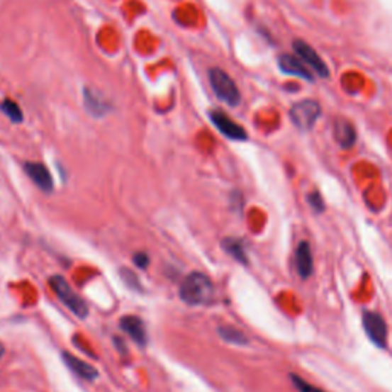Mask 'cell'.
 I'll use <instances>...</instances> for the list:
<instances>
[{
  "mask_svg": "<svg viewBox=\"0 0 392 392\" xmlns=\"http://www.w3.org/2000/svg\"><path fill=\"white\" fill-rule=\"evenodd\" d=\"M210 120H212L213 126L223 133L224 137L233 141H244L247 140V132L242 126H239L230 117H227L223 112H212L210 113Z\"/></svg>",
  "mask_w": 392,
  "mask_h": 392,
  "instance_id": "cell-7",
  "label": "cell"
},
{
  "mask_svg": "<svg viewBox=\"0 0 392 392\" xmlns=\"http://www.w3.org/2000/svg\"><path fill=\"white\" fill-rule=\"evenodd\" d=\"M63 360L66 363V366H68L74 374H77L80 379L92 381L99 377V371L95 369L89 363H86L84 360L72 356L69 352H63Z\"/></svg>",
  "mask_w": 392,
  "mask_h": 392,
  "instance_id": "cell-13",
  "label": "cell"
},
{
  "mask_svg": "<svg viewBox=\"0 0 392 392\" xmlns=\"http://www.w3.org/2000/svg\"><path fill=\"white\" fill-rule=\"evenodd\" d=\"M322 113L320 104L315 100H301L290 108V120L296 128L301 130H311L315 121Z\"/></svg>",
  "mask_w": 392,
  "mask_h": 392,
  "instance_id": "cell-4",
  "label": "cell"
},
{
  "mask_svg": "<svg viewBox=\"0 0 392 392\" xmlns=\"http://www.w3.org/2000/svg\"><path fill=\"white\" fill-rule=\"evenodd\" d=\"M290 379H291V381H293V385L296 386V389H298L299 392H325V391H322V389H319V388L313 386L311 383H308L307 380H303L302 377L296 376V374H291Z\"/></svg>",
  "mask_w": 392,
  "mask_h": 392,
  "instance_id": "cell-18",
  "label": "cell"
},
{
  "mask_svg": "<svg viewBox=\"0 0 392 392\" xmlns=\"http://www.w3.org/2000/svg\"><path fill=\"white\" fill-rule=\"evenodd\" d=\"M5 356V347L0 343V359H2Z\"/></svg>",
  "mask_w": 392,
  "mask_h": 392,
  "instance_id": "cell-22",
  "label": "cell"
},
{
  "mask_svg": "<svg viewBox=\"0 0 392 392\" xmlns=\"http://www.w3.org/2000/svg\"><path fill=\"white\" fill-rule=\"evenodd\" d=\"M223 248L225 250V253H228L230 256H233L237 262L241 264H247V253H245V247L241 239L237 237H225L223 241Z\"/></svg>",
  "mask_w": 392,
  "mask_h": 392,
  "instance_id": "cell-15",
  "label": "cell"
},
{
  "mask_svg": "<svg viewBox=\"0 0 392 392\" xmlns=\"http://www.w3.org/2000/svg\"><path fill=\"white\" fill-rule=\"evenodd\" d=\"M313 253L307 241H302L296 248V270L302 279H308L313 273Z\"/></svg>",
  "mask_w": 392,
  "mask_h": 392,
  "instance_id": "cell-14",
  "label": "cell"
},
{
  "mask_svg": "<svg viewBox=\"0 0 392 392\" xmlns=\"http://www.w3.org/2000/svg\"><path fill=\"white\" fill-rule=\"evenodd\" d=\"M362 322L369 340L374 343V345L385 348L388 340V327L383 315L376 311H365L363 313Z\"/></svg>",
  "mask_w": 392,
  "mask_h": 392,
  "instance_id": "cell-6",
  "label": "cell"
},
{
  "mask_svg": "<svg viewBox=\"0 0 392 392\" xmlns=\"http://www.w3.org/2000/svg\"><path fill=\"white\" fill-rule=\"evenodd\" d=\"M293 51L294 55L299 57V59L308 66L310 69L314 71L315 75H319L320 79H327L330 75V68L328 65L323 62L322 57L315 52L314 47L308 45L307 42H303L301 39H296L293 42Z\"/></svg>",
  "mask_w": 392,
  "mask_h": 392,
  "instance_id": "cell-5",
  "label": "cell"
},
{
  "mask_svg": "<svg viewBox=\"0 0 392 392\" xmlns=\"http://www.w3.org/2000/svg\"><path fill=\"white\" fill-rule=\"evenodd\" d=\"M149 262H150V259H149V256L146 253L141 252V253L133 256V264H135L138 269H147Z\"/></svg>",
  "mask_w": 392,
  "mask_h": 392,
  "instance_id": "cell-21",
  "label": "cell"
},
{
  "mask_svg": "<svg viewBox=\"0 0 392 392\" xmlns=\"http://www.w3.org/2000/svg\"><path fill=\"white\" fill-rule=\"evenodd\" d=\"M213 284L208 279V276L199 271L190 273L184 277L179 286V298L190 307H198V305L208 303L213 298Z\"/></svg>",
  "mask_w": 392,
  "mask_h": 392,
  "instance_id": "cell-1",
  "label": "cell"
},
{
  "mask_svg": "<svg viewBox=\"0 0 392 392\" xmlns=\"http://www.w3.org/2000/svg\"><path fill=\"white\" fill-rule=\"evenodd\" d=\"M218 334H219V337L228 343H232V345H245V343L248 342L245 334L233 327L218 328Z\"/></svg>",
  "mask_w": 392,
  "mask_h": 392,
  "instance_id": "cell-16",
  "label": "cell"
},
{
  "mask_svg": "<svg viewBox=\"0 0 392 392\" xmlns=\"http://www.w3.org/2000/svg\"><path fill=\"white\" fill-rule=\"evenodd\" d=\"M50 285H51L54 294L60 299V302L72 314H75L80 319L88 318V313H89L88 303L84 302V299L79 293H75V290L68 284V281H66L63 276H60V274L51 276Z\"/></svg>",
  "mask_w": 392,
  "mask_h": 392,
  "instance_id": "cell-2",
  "label": "cell"
},
{
  "mask_svg": "<svg viewBox=\"0 0 392 392\" xmlns=\"http://www.w3.org/2000/svg\"><path fill=\"white\" fill-rule=\"evenodd\" d=\"M121 330L140 347H146L147 343V332L145 323L137 315H124L120 320Z\"/></svg>",
  "mask_w": 392,
  "mask_h": 392,
  "instance_id": "cell-11",
  "label": "cell"
},
{
  "mask_svg": "<svg viewBox=\"0 0 392 392\" xmlns=\"http://www.w3.org/2000/svg\"><path fill=\"white\" fill-rule=\"evenodd\" d=\"M308 203H310V206L314 208V212H318V213L323 212L325 204H323V199H322V196H320L319 192H313V194H310V195H308Z\"/></svg>",
  "mask_w": 392,
  "mask_h": 392,
  "instance_id": "cell-20",
  "label": "cell"
},
{
  "mask_svg": "<svg viewBox=\"0 0 392 392\" xmlns=\"http://www.w3.org/2000/svg\"><path fill=\"white\" fill-rule=\"evenodd\" d=\"M332 135L342 149H351L357 141L356 128L352 126L351 121H348L345 118H337L336 121H334Z\"/></svg>",
  "mask_w": 392,
  "mask_h": 392,
  "instance_id": "cell-10",
  "label": "cell"
},
{
  "mask_svg": "<svg viewBox=\"0 0 392 392\" xmlns=\"http://www.w3.org/2000/svg\"><path fill=\"white\" fill-rule=\"evenodd\" d=\"M121 279L124 281V284H126V285L129 286V289L141 291V285H140L138 279L135 277V274H133L132 271H129V270H121Z\"/></svg>",
  "mask_w": 392,
  "mask_h": 392,
  "instance_id": "cell-19",
  "label": "cell"
},
{
  "mask_svg": "<svg viewBox=\"0 0 392 392\" xmlns=\"http://www.w3.org/2000/svg\"><path fill=\"white\" fill-rule=\"evenodd\" d=\"M83 99H84V108H86V111H88L89 116H92V117L101 118L111 111V106L108 104V101L104 100L103 95L95 89H84Z\"/></svg>",
  "mask_w": 392,
  "mask_h": 392,
  "instance_id": "cell-12",
  "label": "cell"
},
{
  "mask_svg": "<svg viewBox=\"0 0 392 392\" xmlns=\"http://www.w3.org/2000/svg\"><path fill=\"white\" fill-rule=\"evenodd\" d=\"M2 111H4L5 116L14 123H21L23 120L21 108H18V104L14 103L13 100H5L2 103Z\"/></svg>",
  "mask_w": 392,
  "mask_h": 392,
  "instance_id": "cell-17",
  "label": "cell"
},
{
  "mask_svg": "<svg viewBox=\"0 0 392 392\" xmlns=\"http://www.w3.org/2000/svg\"><path fill=\"white\" fill-rule=\"evenodd\" d=\"M25 172L33 183L42 190V192H46V194L52 192L54 181L51 177V172L47 170V167L42 164V162H26Z\"/></svg>",
  "mask_w": 392,
  "mask_h": 392,
  "instance_id": "cell-9",
  "label": "cell"
},
{
  "mask_svg": "<svg viewBox=\"0 0 392 392\" xmlns=\"http://www.w3.org/2000/svg\"><path fill=\"white\" fill-rule=\"evenodd\" d=\"M208 82L216 97L225 103L227 106H237L241 103V92H239L235 80L225 71L213 68L208 71Z\"/></svg>",
  "mask_w": 392,
  "mask_h": 392,
  "instance_id": "cell-3",
  "label": "cell"
},
{
  "mask_svg": "<svg viewBox=\"0 0 392 392\" xmlns=\"http://www.w3.org/2000/svg\"><path fill=\"white\" fill-rule=\"evenodd\" d=\"M277 66H279V69L286 75H293V77H298L307 82L314 80V75L311 74L308 66L296 55H291V54L279 55V59H277Z\"/></svg>",
  "mask_w": 392,
  "mask_h": 392,
  "instance_id": "cell-8",
  "label": "cell"
}]
</instances>
